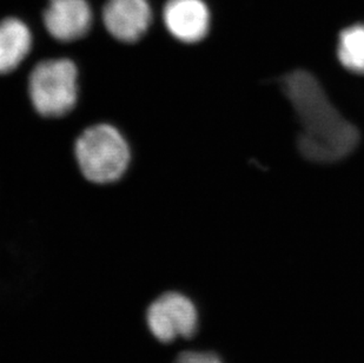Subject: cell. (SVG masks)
<instances>
[{
  "instance_id": "cell-6",
  "label": "cell",
  "mask_w": 364,
  "mask_h": 363,
  "mask_svg": "<svg viewBox=\"0 0 364 363\" xmlns=\"http://www.w3.org/2000/svg\"><path fill=\"white\" fill-rule=\"evenodd\" d=\"M87 0H48L43 14L45 28L55 41L71 43L85 37L92 26Z\"/></svg>"
},
{
  "instance_id": "cell-4",
  "label": "cell",
  "mask_w": 364,
  "mask_h": 363,
  "mask_svg": "<svg viewBox=\"0 0 364 363\" xmlns=\"http://www.w3.org/2000/svg\"><path fill=\"white\" fill-rule=\"evenodd\" d=\"M145 328L156 342L172 347L193 340L200 329V312L193 298L178 289H165L144 309Z\"/></svg>"
},
{
  "instance_id": "cell-1",
  "label": "cell",
  "mask_w": 364,
  "mask_h": 363,
  "mask_svg": "<svg viewBox=\"0 0 364 363\" xmlns=\"http://www.w3.org/2000/svg\"><path fill=\"white\" fill-rule=\"evenodd\" d=\"M281 86L299 118L297 147L303 157L316 163H333L356 149L358 127L330 103L315 75L296 70L282 77Z\"/></svg>"
},
{
  "instance_id": "cell-10",
  "label": "cell",
  "mask_w": 364,
  "mask_h": 363,
  "mask_svg": "<svg viewBox=\"0 0 364 363\" xmlns=\"http://www.w3.org/2000/svg\"><path fill=\"white\" fill-rule=\"evenodd\" d=\"M171 363H223V361L209 350L183 349L176 352Z\"/></svg>"
},
{
  "instance_id": "cell-8",
  "label": "cell",
  "mask_w": 364,
  "mask_h": 363,
  "mask_svg": "<svg viewBox=\"0 0 364 363\" xmlns=\"http://www.w3.org/2000/svg\"><path fill=\"white\" fill-rule=\"evenodd\" d=\"M33 48L28 24L16 17L0 21V75H10L26 60Z\"/></svg>"
},
{
  "instance_id": "cell-5",
  "label": "cell",
  "mask_w": 364,
  "mask_h": 363,
  "mask_svg": "<svg viewBox=\"0 0 364 363\" xmlns=\"http://www.w3.org/2000/svg\"><path fill=\"white\" fill-rule=\"evenodd\" d=\"M103 23L116 41L134 44L148 33L152 23L151 6L148 0H107Z\"/></svg>"
},
{
  "instance_id": "cell-7",
  "label": "cell",
  "mask_w": 364,
  "mask_h": 363,
  "mask_svg": "<svg viewBox=\"0 0 364 363\" xmlns=\"http://www.w3.org/2000/svg\"><path fill=\"white\" fill-rule=\"evenodd\" d=\"M163 21L175 39L195 44L209 32V9L203 0H168L163 9Z\"/></svg>"
},
{
  "instance_id": "cell-2",
  "label": "cell",
  "mask_w": 364,
  "mask_h": 363,
  "mask_svg": "<svg viewBox=\"0 0 364 363\" xmlns=\"http://www.w3.org/2000/svg\"><path fill=\"white\" fill-rule=\"evenodd\" d=\"M75 158L80 174L93 184L107 185L123 179L130 168V144L112 124L86 127L75 143Z\"/></svg>"
},
{
  "instance_id": "cell-3",
  "label": "cell",
  "mask_w": 364,
  "mask_h": 363,
  "mask_svg": "<svg viewBox=\"0 0 364 363\" xmlns=\"http://www.w3.org/2000/svg\"><path fill=\"white\" fill-rule=\"evenodd\" d=\"M28 93L36 112L60 118L73 112L80 98V73L69 58L44 59L28 75Z\"/></svg>"
},
{
  "instance_id": "cell-9",
  "label": "cell",
  "mask_w": 364,
  "mask_h": 363,
  "mask_svg": "<svg viewBox=\"0 0 364 363\" xmlns=\"http://www.w3.org/2000/svg\"><path fill=\"white\" fill-rule=\"evenodd\" d=\"M337 56L348 71L364 75V24L354 25L341 32Z\"/></svg>"
}]
</instances>
